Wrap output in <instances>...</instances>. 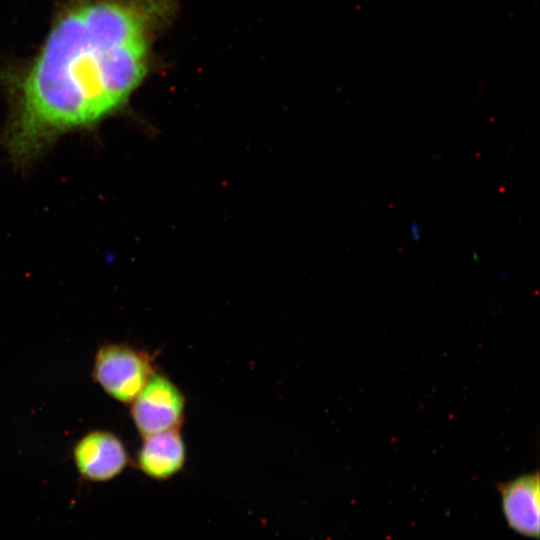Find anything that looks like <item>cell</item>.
I'll use <instances>...</instances> for the list:
<instances>
[{
  "instance_id": "6da1fadb",
  "label": "cell",
  "mask_w": 540,
  "mask_h": 540,
  "mask_svg": "<svg viewBox=\"0 0 540 540\" xmlns=\"http://www.w3.org/2000/svg\"><path fill=\"white\" fill-rule=\"evenodd\" d=\"M177 8V0H57L35 54L0 72L12 160L28 164L63 134L125 107L153 71L154 41Z\"/></svg>"
},
{
  "instance_id": "7a4b0ae2",
  "label": "cell",
  "mask_w": 540,
  "mask_h": 540,
  "mask_svg": "<svg viewBox=\"0 0 540 540\" xmlns=\"http://www.w3.org/2000/svg\"><path fill=\"white\" fill-rule=\"evenodd\" d=\"M153 361L147 351L126 344H107L95 355L93 376L112 398L130 403L155 373Z\"/></svg>"
},
{
  "instance_id": "3957f363",
  "label": "cell",
  "mask_w": 540,
  "mask_h": 540,
  "mask_svg": "<svg viewBox=\"0 0 540 540\" xmlns=\"http://www.w3.org/2000/svg\"><path fill=\"white\" fill-rule=\"evenodd\" d=\"M131 403L133 422L143 437L179 429L183 423L185 396L164 375L154 373Z\"/></svg>"
},
{
  "instance_id": "277c9868",
  "label": "cell",
  "mask_w": 540,
  "mask_h": 540,
  "mask_svg": "<svg viewBox=\"0 0 540 540\" xmlns=\"http://www.w3.org/2000/svg\"><path fill=\"white\" fill-rule=\"evenodd\" d=\"M73 457L79 474L93 482L115 478L126 468L129 459L123 442L107 431H94L81 438Z\"/></svg>"
},
{
  "instance_id": "5b68a950",
  "label": "cell",
  "mask_w": 540,
  "mask_h": 540,
  "mask_svg": "<svg viewBox=\"0 0 540 540\" xmlns=\"http://www.w3.org/2000/svg\"><path fill=\"white\" fill-rule=\"evenodd\" d=\"M507 525L516 533L538 539L540 535L539 473L522 474L498 486Z\"/></svg>"
},
{
  "instance_id": "8992f818",
  "label": "cell",
  "mask_w": 540,
  "mask_h": 540,
  "mask_svg": "<svg viewBox=\"0 0 540 540\" xmlns=\"http://www.w3.org/2000/svg\"><path fill=\"white\" fill-rule=\"evenodd\" d=\"M186 461V447L179 429L145 437L137 455L139 469L156 480L178 473Z\"/></svg>"
},
{
  "instance_id": "52a82bcc",
  "label": "cell",
  "mask_w": 540,
  "mask_h": 540,
  "mask_svg": "<svg viewBox=\"0 0 540 540\" xmlns=\"http://www.w3.org/2000/svg\"><path fill=\"white\" fill-rule=\"evenodd\" d=\"M423 232L422 224L419 221L413 220L409 224V233L414 241H419Z\"/></svg>"
}]
</instances>
